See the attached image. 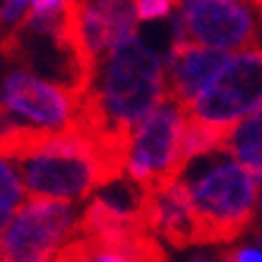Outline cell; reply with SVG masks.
<instances>
[{"label":"cell","instance_id":"2","mask_svg":"<svg viewBox=\"0 0 262 262\" xmlns=\"http://www.w3.org/2000/svg\"><path fill=\"white\" fill-rule=\"evenodd\" d=\"M178 181L190 198L195 243H229L250 226L260 181L226 151L192 159Z\"/></svg>","mask_w":262,"mask_h":262},{"label":"cell","instance_id":"17","mask_svg":"<svg viewBox=\"0 0 262 262\" xmlns=\"http://www.w3.org/2000/svg\"><path fill=\"white\" fill-rule=\"evenodd\" d=\"M260 241H262V236H260Z\"/></svg>","mask_w":262,"mask_h":262},{"label":"cell","instance_id":"10","mask_svg":"<svg viewBox=\"0 0 262 262\" xmlns=\"http://www.w3.org/2000/svg\"><path fill=\"white\" fill-rule=\"evenodd\" d=\"M24 185L12 161L0 157V209L17 212L24 202Z\"/></svg>","mask_w":262,"mask_h":262},{"label":"cell","instance_id":"6","mask_svg":"<svg viewBox=\"0 0 262 262\" xmlns=\"http://www.w3.org/2000/svg\"><path fill=\"white\" fill-rule=\"evenodd\" d=\"M75 202L27 198L0 236V262H53L77 231Z\"/></svg>","mask_w":262,"mask_h":262},{"label":"cell","instance_id":"15","mask_svg":"<svg viewBox=\"0 0 262 262\" xmlns=\"http://www.w3.org/2000/svg\"><path fill=\"white\" fill-rule=\"evenodd\" d=\"M257 205H260V219H262V190H260V195H257Z\"/></svg>","mask_w":262,"mask_h":262},{"label":"cell","instance_id":"12","mask_svg":"<svg viewBox=\"0 0 262 262\" xmlns=\"http://www.w3.org/2000/svg\"><path fill=\"white\" fill-rule=\"evenodd\" d=\"M53 262H94V253L84 238H72L68 246L56 255Z\"/></svg>","mask_w":262,"mask_h":262},{"label":"cell","instance_id":"13","mask_svg":"<svg viewBox=\"0 0 262 262\" xmlns=\"http://www.w3.org/2000/svg\"><path fill=\"white\" fill-rule=\"evenodd\" d=\"M173 8H178V5L166 3V0H140V3H135V15L137 19H161V17L171 15Z\"/></svg>","mask_w":262,"mask_h":262},{"label":"cell","instance_id":"3","mask_svg":"<svg viewBox=\"0 0 262 262\" xmlns=\"http://www.w3.org/2000/svg\"><path fill=\"white\" fill-rule=\"evenodd\" d=\"M185 118L233 135V130L262 113V48L231 56L209 87L183 108Z\"/></svg>","mask_w":262,"mask_h":262},{"label":"cell","instance_id":"11","mask_svg":"<svg viewBox=\"0 0 262 262\" xmlns=\"http://www.w3.org/2000/svg\"><path fill=\"white\" fill-rule=\"evenodd\" d=\"M29 8H32V3H22V0L3 3V5H0V32H3L0 41L5 39V36H10V34L15 32L17 27L24 22V17H27Z\"/></svg>","mask_w":262,"mask_h":262},{"label":"cell","instance_id":"16","mask_svg":"<svg viewBox=\"0 0 262 262\" xmlns=\"http://www.w3.org/2000/svg\"><path fill=\"white\" fill-rule=\"evenodd\" d=\"M198 262H202V260H198Z\"/></svg>","mask_w":262,"mask_h":262},{"label":"cell","instance_id":"9","mask_svg":"<svg viewBox=\"0 0 262 262\" xmlns=\"http://www.w3.org/2000/svg\"><path fill=\"white\" fill-rule=\"evenodd\" d=\"M226 151L233 161H238L243 168H248L250 173L260 181L262 178V113L255 118L241 123L233 135L219 147Z\"/></svg>","mask_w":262,"mask_h":262},{"label":"cell","instance_id":"7","mask_svg":"<svg viewBox=\"0 0 262 262\" xmlns=\"http://www.w3.org/2000/svg\"><path fill=\"white\" fill-rule=\"evenodd\" d=\"M183 127V108L173 101H164L135 130L127 151L125 173L144 192L164 190L185 171V164L181 159Z\"/></svg>","mask_w":262,"mask_h":262},{"label":"cell","instance_id":"14","mask_svg":"<svg viewBox=\"0 0 262 262\" xmlns=\"http://www.w3.org/2000/svg\"><path fill=\"white\" fill-rule=\"evenodd\" d=\"M222 262H262V250L255 248H236L231 253H224Z\"/></svg>","mask_w":262,"mask_h":262},{"label":"cell","instance_id":"5","mask_svg":"<svg viewBox=\"0 0 262 262\" xmlns=\"http://www.w3.org/2000/svg\"><path fill=\"white\" fill-rule=\"evenodd\" d=\"M80 96L27 70H12L0 84V130L63 133L72 127Z\"/></svg>","mask_w":262,"mask_h":262},{"label":"cell","instance_id":"1","mask_svg":"<svg viewBox=\"0 0 262 262\" xmlns=\"http://www.w3.org/2000/svg\"><path fill=\"white\" fill-rule=\"evenodd\" d=\"M140 36L123 41L96 63L75 125L130 151L135 130L166 101V68Z\"/></svg>","mask_w":262,"mask_h":262},{"label":"cell","instance_id":"8","mask_svg":"<svg viewBox=\"0 0 262 262\" xmlns=\"http://www.w3.org/2000/svg\"><path fill=\"white\" fill-rule=\"evenodd\" d=\"M231 53L202 48L190 41H171L166 58V101L188 108L224 70Z\"/></svg>","mask_w":262,"mask_h":262},{"label":"cell","instance_id":"4","mask_svg":"<svg viewBox=\"0 0 262 262\" xmlns=\"http://www.w3.org/2000/svg\"><path fill=\"white\" fill-rule=\"evenodd\" d=\"M173 41H190L212 51L262 48V3L192 0L178 5Z\"/></svg>","mask_w":262,"mask_h":262}]
</instances>
